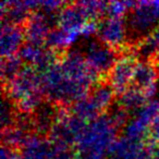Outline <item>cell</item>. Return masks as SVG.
Wrapping results in <instances>:
<instances>
[{
  "label": "cell",
  "mask_w": 159,
  "mask_h": 159,
  "mask_svg": "<svg viewBox=\"0 0 159 159\" xmlns=\"http://www.w3.org/2000/svg\"><path fill=\"white\" fill-rule=\"evenodd\" d=\"M3 96L9 98L16 110L23 115H33L44 104L42 73L25 66L20 73L3 86Z\"/></svg>",
  "instance_id": "cell-1"
},
{
  "label": "cell",
  "mask_w": 159,
  "mask_h": 159,
  "mask_svg": "<svg viewBox=\"0 0 159 159\" xmlns=\"http://www.w3.org/2000/svg\"><path fill=\"white\" fill-rule=\"evenodd\" d=\"M118 129L105 113L89 122L73 149V159H108Z\"/></svg>",
  "instance_id": "cell-2"
},
{
  "label": "cell",
  "mask_w": 159,
  "mask_h": 159,
  "mask_svg": "<svg viewBox=\"0 0 159 159\" xmlns=\"http://www.w3.org/2000/svg\"><path fill=\"white\" fill-rule=\"evenodd\" d=\"M42 82L43 92L47 102L60 107H70L91 92L66 77L58 61L42 72Z\"/></svg>",
  "instance_id": "cell-3"
},
{
  "label": "cell",
  "mask_w": 159,
  "mask_h": 159,
  "mask_svg": "<svg viewBox=\"0 0 159 159\" xmlns=\"http://www.w3.org/2000/svg\"><path fill=\"white\" fill-rule=\"evenodd\" d=\"M126 24L131 44L145 38L159 25V1H137L128 14Z\"/></svg>",
  "instance_id": "cell-4"
},
{
  "label": "cell",
  "mask_w": 159,
  "mask_h": 159,
  "mask_svg": "<svg viewBox=\"0 0 159 159\" xmlns=\"http://www.w3.org/2000/svg\"><path fill=\"white\" fill-rule=\"evenodd\" d=\"M86 125V122L73 116L68 107L58 106L57 118L48 139L59 147L74 149Z\"/></svg>",
  "instance_id": "cell-5"
},
{
  "label": "cell",
  "mask_w": 159,
  "mask_h": 159,
  "mask_svg": "<svg viewBox=\"0 0 159 159\" xmlns=\"http://www.w3.org/2000/svg\"><path fill=\"white\" fill-rule=\"evenodd\" d=\"M58 63L66 77L89 89V91L99 82L98 76L87 64L83 51L77 48H70L62 52Z\"/></svg>",
  "instance_id": "cell-6"
},
{
  "label": "cell",
  "mask_w": 159,
  "mask_h": 159,
  "mask_svg": "<svg viewBox=\"0 0 159 159\" xmlns=\"http://www.w3.org/2000/svg\"><path fill=\"white\" fill-rule=\"evenodd\" d=\"M98 40L109 48L121 53L131 49L129 30L125 18L106 16L98 22L97 27Z\"/></svg>",
  "instance_id": "cell-7"
},
{
  "label": "cell",
  "mask_w": 159,
  "mask_h": 159,
  "mask_svg": "<svg viewBox=\"0 0 159 159\" xmlns=\"http://www.w3.org/2000/svg\"><path fill=\"white\" fill-rule=\"evenodd\" d=\"M139 57L132 48L119 53L116 63L107 75V82L109 83L117 96L132 87L135 66L139 61Z\"/></svg>",
  "instance_id": "cell-8"
},
{
  "label": "cell",
  "mask_w": 159,
  "mask_h": 159,
  "mask_svg": "<svg viewBox=\"0 0 159 159\" xmlns=\"http://www.w3.org/2000/svg\"><path fill=\"white\" fill-rule=\"evenodd\" d=\"M159 115V99L147 102L139 111L132 116L123 129V136L132 141L145 142L149 135L150 125Z\"/></svg>",
  "instance_id": "cell-9"
},
{
  "label": "cell",
  "mask_w": 159,
  "mask_h": 159,
  "mask_svg": "<svg viewBox=\"0 0 159 159\" xmlns=\"http://www.w3.org/2000/svg\"><path fill=\"white\" fill-rule=\"evenodd\" d=\"M22 159H73V152L55 145L48 137L32 134L22 147Z\"/></svg>",
  "instance_id": "cell-10"
},
{
  "label": "cell",
  "mask_w": 159,
  "mask_h": 159,
  "mask_svg": "<svg viewBox=\"0 0 159 159\" xmlns=\"http://www.w3.org/2000/svg\"><path fill=\"white\" fill-rule=\"evenodd\" d=\"M83 53L89 66L98 77L107 76L119 57L117 51L109 48L98 39L89 40Z\"/></svg>",
  "instance_id": "cell-11"
},
{
  "label": "cell",
  "mask_w": 159,
  "mask_h": 159,
  "mask_svg": "<svg viewBox=\"0 0 159 159\" xmlns=\"http://www.w3.org/2000/svg\"><path fill=\"white\" fill-rule=\"evenodd\" d=\"M159 79V63L152 60L139 59L135 66L133 85L142 91L149 100L157 93V83Z\"/></svg>",
  "instance_id": "cell-12"
},
{
  "label": "cell",
  "mask_w": 159,
  "mask_h": 159,
  "mask_svg": "<svg viewBox=\"0 0 159 159\" xmlns=\"http://www.w3.org/2000/svg\"><path fill=\"white\" fill-rule=\"evenodd\" d=\"M57 25V16H49L42 11H35L31 14L24 25L26 43L36 45H44L47 35Z\"/></svg>",
  "instance_id": "cell-13"
},
{
  "label": "cell",
  "mask_w": 159,
  "mask_h": 159,
  "mask_svg": "<svg viewBox=\"0 0 159 159\" xmlns=\"http://www.w3.org/2000/svg\"><path fill=\"white\" fill-rule=\"evenodd\" d=\"M37 9L38 1H2L0 5L1 23L24 26Z\"/></svg>",
  "instance_id": "cell-14"
},
{
  "label": "cell",
  "mask_w": 159,
  "mask_h": 159,
  "mask_svg": "<svg viewBox=\"0 0 159 159\" xmlns=\"http://www.w3.org/2000/svg\"><path fill=\"white\" fill-rule=\"evenodd\" d=\"M108 159H150L148 139L137 142L122 135L113 143Z\"/></svg>",
  "instance_id": "cell-15"
},
{
  "label": "cell",
  "mask_w": 159,
  "mask_h": 159,
  "mask_svg": "<svg viewBox=\"0 0 159 159\" xmlns=\"http://www.w3.org/2000/svg\"><path fill=\"white\" fill-rule=\"evenodd\" d=\"M25 42L26 39H25L24 26L1 23L0 52L2 58L18 55Z\"/></svg>",
  "instance_id": "cell-16"
},
{
  "label": "cell",
  "mask_w": 159,
  "mask_h": 159,
  "mask_svg": "<svg viewBox=\"0 0 159 159\" xmlns=\"http://www.w3.org/2000/svg\"><path fill=\"white\" fill-rule=\"evenodd\" d=\"M58 106L47 102L46 104H43L33 115H31L34 134L48 137L55 124Z\"/></svg>",
  "instance_id": "cell-17"
},
{
  "label": "cell",
  "mask_w": 159,
  "mask_h": 159,
  "mask_svg": "<svg viewBox=\"0 0 159 159\" xmlns=\"http://www.w3.org/2000/svg\"><path fill=\"white\" fill-rule=\"evenodd\" d=\"M117 94L112 89V87L109 85V83L99 81L89 93V97L96 106V108L102 113H107L108 110L113 106L115 97Z\"/></svg>",
  "instance_id": "cell-18"
},
{
  "label": "cell",
  "mask_w": 159,
  "mask_h": 159,
  "mask_svg": "<svg viewBox=\"0 0 159 159\" xmlns=\"http://www.w3.org/2000/svg\"><path fill=\"white\" fill-rule=\"evenodd\" d=\"M147 102H149V99L146 97L145 94L139 89H137L136 87L132 86L129 89H126L124 93H122L120 96H118L117 104L133 116Z\"/></svg>",
  "instance_id": "cell-19"
},
{
  "label": "cell",
  "mask_w": 159,
  "mask_h": 159,
  "mask_svg": "<svg viewBox=\"0 0 159 159\" xmlns=\"http://www.w3.org/2000/svg\"><path fill=\"white\" fill-rule=\"evenodd\" d=\"M68 108L73 116L83 120L86 123L94 121V120H96L98 117L102 116V113L99 112V110L93 104V102L89 97V95H86L85 97L75 102L74 104L71 105Z\"/></svg>",
  "instance_id": "cell-20"
},
{
  "label": "cell",
  "mask_w": 159,
  "mask_h": 159,
  "mask_svg": "<svg viewBox=\"0 0 159 159\" xmlns=\"http://www.w3.org/2000/svg\"><path fill=\"white\" fill-rule=\"evenodd\" d=\"M24 62L21 60L19 55L2 58L1 60V80L2 86L10 83L24 68Z\"/></svg>",
  "instance_id": "cell-21"
},
{
  "label": "cell",
  "mask_w": 159,
  "mask_h": 159,
  "mask_svg": "<svg viewBox=\"0 0 159 159\" xmlns=\"http://www.w3.org/2000/svg\"><path fill=\"white\" fill-rule=\"evenodd\" d=\"M19 111L16 110L13 102L3 96L2 105H1V129L9 128V126L16 124V121L18 119Z\"/></svg>",
  "instance_id": "cell-22"
},
{
  "label": "cell",
  "mask_w": 159,
  "mask_h": 159,
  "mask_svg": "<svg viewBox=\"0 0 159 159\" xmlns=\"http://www.w3.org/2000/svg\"><path fill=\"white\" fill-rule=\"evenodd\" d=\"M137 1H111L107 2L106 16L124 18L136 6Z\"/></svg>",
  "instance_id": "cell-23"
},
{
  "label": "cell",
  "mask_w": 159,
  "mask_h": 159,
  "mask_svg": "<svg viewBox=\"0 0 159 159\" xmlns=\"http://www.w3.org/2000/svg\"><path fill=\"white\" fill-rule=\"evenodd\" d=\"M106 115L108 116L111 123H112L118 130L125 128L126 124L130 121V119L132 118V115H131L130 112H128L125 109L122 108V107L119 106L118 104L113 105V106L109 109Z\"/></svg>",
  "instance_id": "cell-24"
},
{
  "label": "cell",
  "mask_w": 159,
  "mask_h": 159,
  "mask_svg": "<svg viewBox=\"0 0 159 159\" xmlns=\"http://www.w3.org/2000/svg\"><path fill=\"white\" fill-rule=\"evenodd\" d=\"M0 159H22V157H21L20 150L2 145Z\"/></svg>",
  "instance_id": "cell-25"
},
{
  "label": "cell",
  "mask_w": 159,
  "mask_h": 159,
  "mask_svg": "<svg viewBox=\"0 0 159 159\" xmlns=\"http://www.w3.org/2000/svg\"><path fill=\"white\" fill-rule=\"evenodd\" d=\"M149 139L155 142H159V115L152 121L149 130Z\"/></svg>",
  "instance_id": "cell-26"
},
{
  "label": "cell",
  "mask_w": 159,
  "mask_h": 159,
  "mask_svg": "<svg viewBox=\"0 0 159 159\" xmlns=\"http://www.w3.org/2000/svg\"><path fill=\"white\" fill-rule=\"evenodd\" d=\"M148 147H149L150 159H159V142L148 139Z\"/></svg>",
  "instance_id": "cell-27"
}]
</instances>
